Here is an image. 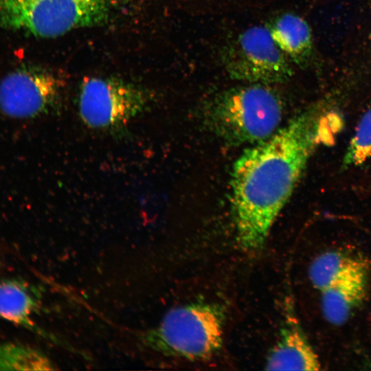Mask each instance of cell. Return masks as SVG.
<instances>
[{"label":"cell","mask_w":371,"mask_h":371,"mask_svg":"<svg viewBox=\"0 0 371 371\" xmlns=\"http://www.w3.org/2000/svg\"><path fill=\"white\" fill-rule=\"evenodd\" d=\"M314 107L269 137L245 150L232 172V207L236 238L249 251L260 249L291 196L311 156L331 144L341 128L336 113Z\"/></svg>","instance_id":"1"},{"label":"cell","mask_w":371,"mask_h":371,"mask_svg":"<svg viewBox=\"0 0 371 371\" xmlns=\"http://www.w3.org/2000/svg\"><path fill=\"white\" fill-rule=\"evenodd\" d=\"M205 114L212 131L229 143H258L278 129L283 102L269 85L248 83L218 93Z\"/></svg>","instance_id":"2"},{"label":"cell","mask_w":371,"mask_h":371,"mask_svg":"<svg viewBox=\"0 0 371 371\" xmlns=\"http://www.w3.org/2000/svg\"><path fill=\"white\" fill-rule=\"evenodd\" d=\"M224 312L217 304L194 302L169 310L156 327L144 335V343L166 356L206 361L223 344Z\"/></svg>","instance_id":"3"},{"label":"cell","mask_w":371,"mask_h":371,"mask_svg":"<svg viewBox=\"0 0 371 371\" xmlns=\"http://www.w3.org/2000/svg\"><path fill=\"white\" fill-rule=\"evenodd\" d=\"M119 0H0V27L54 38L106 19Z\"/></svg>","instance_id":"4"},{"label":"cell","mask_w":371,"mask_h":371,"mask_svg":"<svg viewBox=\"0 0 371 371\" xmlns=\"http://www.w3.org/2000/svg\"><path fill=\"white\" fill-rule=\"evenodd\" d=\"M229 76L247 83L272 85L293 74L289 60L278 48L267 26L254 25L227 43L221 54Z\"/></svg>","instance_id":"5"},{"label":"cell","mask_w":371,"mask_h":371,"mask_svg":"<svg viewBox=\"0 0 371 371\" xmlns=\"http://www.w3.org/2000/svg\"><path fill=\"white\" fill-rule=\"evenodd\" d=\"M150 96L139 87L118 78L91 77L80 88V115L91 128H114L144 113Z\"/></svg>","instance_id":"6"},{"label":"cell","mask_w":371,"mask_h":371,"mask_svg":"<svg viewBox=\"0 0 371 371\" xmlns=\"http://www.w3.org/2000/svg\"><path fill=\"white\" fill-rule=\"evenodd\" d=\"M63 87V80L47 69H16L0 81V111L19 120L51 114L60 107Z\"/></svg>","instance_id":"7"},{"label":"cell","mask_w":371,"mask_h":371,"mask_svg":"<svg viewBox=\"0 0 371 371\" xmlns=\"http://www.w3.org/2000/svg\"><path fill=\"white\" fill-rule=\"evenodd\" d=\"M267 370H319V358L301 329L289 318L270 350L265 363Z\"/></svg>","instance_id":"8"},{"label":"cell","mask_w":371,"mask_h":371,"mask_svg":"<svg viewBox=\"0 0 371 371\" xmlns=\"http://www.w3.org/2000/svg\"><path fill=\"white\" fill-rule=\"evenodd\" d=\"M39 302L30 286L19 279L0 281V317L16 325L48 337L34 320Z\"/></svg>","instance_id":"9"},{"label":"cell","mask_w":371,"mask_h":371,"mask_svg":"<svg viewBox=\"0 0 371 371\" xmlns=\"http://www.w3.org/2000/svg\"><path fill=\"white\" fill-rule=\"evenodd\" d=\"M368 273L348 278L320 291L322 313L328 322L344 324L362 304L367 295Z\"/></svg>","instance_id":"10"},{"label":"cell","mask_w":371,"mask_h":371,"mask_svg":"<svg viewBox=\"0 0 371 371\" xmlns=\"http://www.w3.org/2000/svg\"><path fill=\"white\" fill-rule=\"evenodd\" d=\"M271 36L278 48L298 65H305L313 49V36L308 23L300 16L284 13L268 25Z\"/></svg>","instance_id":"11"},{"label":"cell","mask_w":371,"mask_h":371,"mask_svg":"<svg viewBox=\"0 0 371 371\" xmlns=\"http://www.w3.org/2000/svg\"><path fill=\"white\" fill-rule=\"evenodd\" d=\"M368 272V265L362 258L333 250L319 254L313 260L308 276L313 286L321 291L344 279Z\"/></svg>","instance_id":"12"},{"label":"cell","mask_w":371,"mask_h":371,"mask_svg":"<svg viewBox=\"0 0 371 371\" xmlns=\"http://www.w3.org/2000/svg\"><path fill=\"white\" fill-rule=\"evenodd\" d=\"M56 368L44 353L32 346L0 342V370H51Z\"/></svg>","instance_id":"13"},{"label":"cell","mask_w":371,"mask_h":371,"mask_svg":"<svg viewBox=\"0 0 371 371\" xmlns=\"http://www.w3.org/2000/svg\"><path fill=\"white\" fill-rule=\"evenodd\" d=\"M371 157V108L362 116L344 155L345 168L363 164Z\"/></svg>","instance_id":"14"}]
</instances>
